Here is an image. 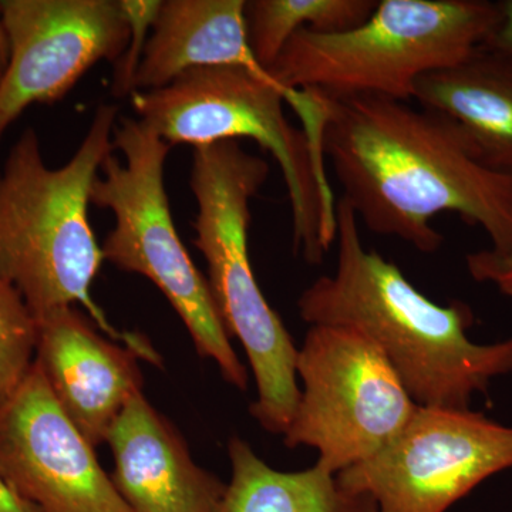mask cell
<instances>
[{
  "label": "cell",
  "instance_id": "cell-16",
  "mask_svg": "<svg viewBox=\"0 0 512 512\" xmlns=\"http://www.w3.org/2000/svg\"><path fill=\"white\" fill-rule=\"evenodd\" d=\"M228 457L232 476L218 512H377L369 495L346 490L318 464L275 470L241 437L229 440Z\"/></svg>",
  "mask_w": 512,
  "mask_h": 512
},
{
  "label": "cell",
  "instance_id": "cell-19",
  "mask_svg": "<svg viewBox=\"0 0 512 512\" xmlns=\"http://www.w3.org/2000/svg\"><path fill=\"white\" fill-rule=\"evenodd\" d=\"M120 3L130 25V39L123 55L117 60L111 83V93L117 99L133 94L134 79L160 10L161 0H120Z\"/></svg>",
  "mask_w": 512,
  "mask_h": 512
},
{
  "label": "cell",
  "instance_id": "cell-20",
  "mask_svg": "<svg viewBox=\"0 0 512 512\" xmlns=\"http://www.w3.org/2000/svg\"><path fill=\"white\" fill-rule=\"evenodd\" d=\"M468 274L480 284L493 285L498 292L512 299V244L505 254L490 249L466 255Z\"/></svg>",
  "mask_w": 512,
  "mask_h": 512
},
{
  "label": "cell",
  "instance_id": "cell-11",
  "mask_svg": "<svg viewBox=\"0 0 512 512\" xmlns=\"http://www.w3.org/2000/svg\"><path fill=\"white\" fill-rule=\"evenodd\" d=\"M0 477L37 512H130L36 362L0 409Z\"/></svg>",
  "mask_w": 512,
  "mask_h": 512
},
{
  "label": "cell",
  "instance_id": "cell-7",
  "mask_svg": "<svg viewBox=\"0 0 512 512\" xmlns=\"http://www.w3.org/2000/svg\"><path fill=\"white\" fill-rule=\"evenodd\" d=\"M113 148L92 188V204L114 215L101 247L104 261L150 279L183 320L198 355L212 360L225 382L247 389V367L232 348L208 279L175 229L164 184L173 147L140 120L124 117L114 130Z\"/></svg>",
  "mask_w": 512,
  "mask_h": 512
},
{
  "label": "cell",
  "instance_id": "cell-15",
  "mask_svg": "<svg viewBox=\"0 0 512 512\" xmlns=\"http://www.w3.org/2000/svg\"><path fill=\"white\" fill-rule=\"evenodd\" d=\"M466 131L485 163L512 174V55L481 45L466 59L421 76L414 97Z\"/></svg>",
  "mask_w": 512,
  "mask_h": 512
},
{
  "label": "cell",
  "instance_id": "cell-2",
  "mask_svg": "<svg viewBox=\"0 0 512 512\" xmlns=\"http://www.w3.org/2000/svg\"><path fill=\"white\" fill-rule=\"evenodd\" d=\"M348 202L336 201L338 262L298 299L309 326H343L382 349L419 406L471 409L477 393L512 373V338L480 345L468 336L467 303L439 305L410 284L399 266L367 251Z\"/></svg>",
  "mask_w": 512,
  "mask_h": 512
},
{
  "label": "cell",
  "instance_id": "cell-23",
  "mask_svg": "<svg viewBox=\"0 0 512 512\" xmlns=\"http://www.w3.org/2000/svg\"><path fill=\"white\" fill-rule=\"evenodd\" d=\"M9 40L6 35L5 26H3L2 19H0V80L5 76L6 69L9 64Z\"/></svg>",
  "mask_w": 512,
  "mask_h": 512
},
{
  "label": "cell",
  "instance_id": "cell-13",
  "mask_svg": "<svg viewBox=\"0 0 512 512\" xmlns=\"http://www.w3.org/2000/svg\"><path fill=\"white\" fill-rule=\"evenodd\" d=\"M113 483L130 512H218L227 484L195 463L180 431L143 392L107 439Z\"/></svg>",
  "mask_w": 512,
  "mask_h": 512
},
{
  "label": "cell",
  "instance_id": "cell-6",
  "mask_svg": "<svg viewBox=\"0 0 512 512\" xmlns=\"http://www.w3.org/2000/svg\"><path fill=\"white\" fill-rule=\"evenodd\" d=\"M500 19V3L485 0H379L373 15L355 29L299 30L268 74L285 92L409 103L421 76L466 59Z\"/></svg>",
  "mask_w": 512,
  "mask_h": 512
},
{
  "label": "cell",
  "instance_id": "cell-4",
  "mask_svg": "<svg viewBox=\"0 0 512 512\" xmlns=\"http://www.w3.org/2000/svg\"><path fill=\"white\" fill-rule=\"evenodd\" d=\"M285 93L265 70L214 66L133 93L131 104L138 120L171 147L249 138L269 151L291 202L293 249L318 265L336 241V201L319 143L286 119Z\"/></svg>",
  "mask_w": 512,
  "mask_h": 512
},
{
  "label": "cell",
  "instance_id": "cell-21",
  "mask_svg": "<svg viewBox=\"0 0 512 512\" xmlns=\"http://www.w3.org/2000/svg\"><path fill=\"white\" fill-rule=\"evenodd\" d=\"M501 19L497 28L483 43L485 46L503 50L512 55V0L501 2Z\"/></svg>",
  "mask_w": 512,
  "mask_h": 512
},
{
  "label": "cell",
  "instance_id": "cell-5",
  "mask_svg": "<svg viewBox=\"0 0 512 512\" xmlns=\"http://www.w3.org/2000/svg\"><path fill=\"white\" fill-rule=\"evenodd\" d=\"M269 165L239 141L194 148L190 185L198 212L194 245L208 266V285L231 338H238L254 373L258 397L249 413L259 426L282 434L298 406V348L266 301L249 258L251 201Z\"/></svg>",
  "mask_w": 512,
  "mask_h": 512
},
{
  "label": "cell",
  "instance_id": "cell-1",
  "mask_svg": "<svg viewBox=\"0 0 512 512\" xmlns=\"http://www.w3.org/2000/svg\"><path fill=\"white\" fill-rule=\"evenodd\" d=\"M319 104L320 150L357 220L382 237L433 254L444 237L431 225L456 214L483 228L490 251L512 244V174L485 163L453 120L406 101L330 97Z\"/></svg>",
  "mask_w": 512,
  "mask_h": 512
},
{
  "label": "cell",
  "instance_id": "cell-18",
  "mask_svg": "<svg viewBox=\"0 0 512 512\" xmlns=\"http://www.w3.org/2000/svg\"><path fill=\"white\" fill-rule=\"evenodd\" d=\"M39 322L12 284L0 276V409L19 392L35 365Z\"/></svg>",
  "mask_w": 512,
  "mask_h": 512
},
{
  "label": "cell",
  "instance_id": "cell-8",
  "mask_svg": "<svg viewBox=\"0 0 512 512\" xmlns=\"http://www.w3.org/2000/svg\"><path fill=\"white\" fill-rule=\"evenodd\" d=\"M296 376L301 396L285 446L315 448L316 464L332 474L379 453L419 407L382 349L356 329L309 326Z\"/></svg>",
  "mask_w": 512,
  "mask_h": 512
},
{
  "label": "cell",
  "instance_id": "cell-14",
  "mask_svg": "<svg viewBox=\"0 0 512 512\" xmlns=\"http://www.w3.org/2000/svg\"><path fill=\"white\" fill-rule=\"evenodd\" d=\"M245 5V0H161L133 93L161 89L201 67L262 69L249 49Z\"/></svg>",
  "mask_w": 512,
  "mask_h": 512
},
{
  "label": "cell",
  "instance_id": "cell-9",
  "mask_svg": "<svg viewBox=\"0 0 512 512\" xmlns=\"http://www.w3.org/2000/svg\"><path fill=\"white\" fill-rule=\"evenodd\" d=\"M511 467L512 427L471 409L419 406L379 453L336 477L377 512H446Z\"/></svg>",
  "mask_w": 512,
  "mask_h": 512
},
{
  "label": "cell",
  "instance_id": "cell-17",
  "mask_svg": "<svg viewBox=\"0 0 512 512\" xmlns=\"http://www.w3.org/2000/svg\"><path fill=\"white\" fill-rule=\"evenodd\" d=\"M379 0H251L245 5L249 49L268 72L299 30L340 33L373 15Z\"/></svg>",
  "mask_w": 512,
  "mask_h": 512
},
{
  "label": "cell",
  "instance_id": "cell-22",
  "mask_svg": "<svg viewBox=\"0 0 512 512\" xmlns=\"http://www.w3.org/2000/svg\"><path fill=\"white\" fill-rule=\"evenodd\" d=\"M0 512H37L0 477Z\"/></svg>",
  "mask_w": 512,
  "mask_h": 512
},
{
  "label": "cell",
  "instance_id": "cell-12",
  "mask_svg": "<svg viewBox=\"0 0 512 512\" xmlns=\"http://www.w3.org/2000/svg\"><path fill=\"white\" fill-rule=\"evenodd\" d=\"M36 365L60 409L92 446L107 443L127 403L143 392L140 355L101 336L74 306L37 319Z\"/></svg>",
  "mask_w": 512,
  "mask_h": 512
},
{
  "label": "cell",
  "instance_id": "cell-3",
  "mask_svg": "<svg viewBox=\"0 0 512 512\" xmlns=\"http://www.w3.org/2000/svg\"><path fill=\"white\" fill-rule=\"evenodd\" d=\"M117 123V107L100 106L82 144L59 168L47 167L36 131H23L0 171V276L36 319L80 305L110 339L158 365L147 339L114 328L92 296L104 256L89 208L101 165L114 151Z\"/></svg>",
  "mask_w": 512,
  "mask_h": 512
},
{
  "label": "cell",
  "instance_id": "cell-10",
  "mask_svg": "<svg viewBox=\"0 0 512 512\" xmlns=\"http://www.w3.org/2000/svg\"><path fill=\"white\" fill-rule=\"evenodd\" d=\"M9 64L0 80V140L33 104L62 100L130 39L120 0H0Z\"/></svg>",
  "mask_w": 512,
  "mask_h": 512
}]
</instances>
